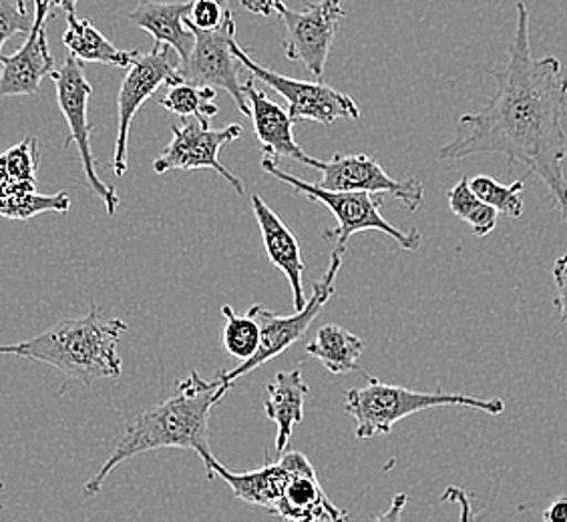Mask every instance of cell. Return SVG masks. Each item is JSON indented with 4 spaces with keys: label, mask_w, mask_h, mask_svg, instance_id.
I'll use <instances>...</instances> for the list:
<instances>
[{
    "label": "cell",
    "mask_w": 567,
    "mask_h": 522,
    "mask_svg": "<svg viewBox=\"0 0 567 522\" xmlns=\"http://www.w3.org/2000/svg\"><path fill=\"white\" fill-rule=\"evenodd\" d=\"M251 211L262 233L264 250L268 260L272 261L292 288L296 310H302L308 297L305 295V261L300 243L295 233L284 223L282 218L260 196H251Z\"/></svg>",
    "instance_id": "obj_17"
},
{
    "label": "cell",
    "mask_w": 567,
    "mask_h": 522,
    "mask_svg": "<svg viewBox=\"0 0 567 522\" xmlns=\"http://www.w3.org/2000/svg\"><path fill=\"white\" fill-rule=\"evenodd\" d=\"M221 314L226 317L224 327V348L238 362L250 359L260 346V326L250 314H238L231 305H224Z\"/></svg>",
    "instance_id": "obj_26"
},
{
    "label": "cell",
    "mask_w": 567,
    "mask_h": 522,
    "mask_svg": "<svg viewBox=\"0 0 567 522\" xmlns=\"http://www.w3.org/2000/svg\"><path fill=\"white\" fill-rule=\"evenodd\" d=\"M71 197L65 191L55 196H41L33 187L11 184L0 191V218L29 221L41 213H66Z\"/></svg>",
    "instance_id": "obj_23"
},
{
    "label": "cell",
    "mask_w": 567,
    "mask_h": 522,
    "mask_svg": "<svg viewBox=\"0 0 567 522\" xmlns=\"http://www.w3.org/2000/svg\"><path fill=\"white\" fill-rule=\"evenodd\" d=\"M507 56L505 65L492 71L497 85L492 101L480 113L458 119L455 137L439 152V159L463 161L481 153H497L512 164L525 165L547 187L567 226V76L557 56L532 55L525 2H517Z\"/></svg>",
    "instance_id": "obj_1"
},
{
    "label": "cell",
    "mask_w": 567,
    "mask_h": 522,
    "mask_svg": "<svg viewBox=\"0 0 567 522\" xmlns=\"http://www.w3.org/2000/svg\"><path fill=\"white\" fill-rule=\"evenodd\" d=\"M33 22L29 19L24 0H0V55L2 46L14 34L31 33Z\"/></svg>",
    "instance_id": "obj_29"
},
{
    "label": "cell",
    "mask_w": 567,
    "mask_h": 522,
    "mask_svg": "<svg viewBox=\"0 0 567 522\" xmlns=\"http://www.w3.org/2000/svg\"><path fill=\"white\" fill-rule=\"evenodd\" d=\"M362 337L337 324L318 330L317 337L306 346V354L322 362L332 376L360 372L359 359L364 354Z\"/></svg>",
    "instance_id": "obj_22"
},
{
    "label": "cell",
    "mask_w": 567,
    "mask_h": 522,
    "mask_svg": "<svg viewBox=\"0 0 567 522\" xmlns=\"http://www.w3.org/2000/svg\"><path fill=\"white\" fill-rule=\"evenodd\" d=\"M447 199L451 211L465 223H470L477 238H487L497 228V209H493L473 194L467 177H463L457 186L449 189Z\"/></svg>",
    "instance_id": "obj_25"
},
{
    "label": "cell",
    "mask_w": 567,
    "mask_h": 522,
    "mask_svg": "<svg viewBox=\"0 0 567 522\" xmlns=\"http://www.w3.org/2000/svg\"><path fill=\"white\" fill-rule=\"evenodd\" d=\"M186 24L194 33V46L186 59H179L177 71L182 81L202 85V87L226 91L229 97L234 98L236 107L250 117L244 83L238 79L240 61L231 49V44L236 41L234 14L229 12L226 21L214 31H202L187 21Z\"/></svg>",
    "instance_id": "obj_9"
},
{
    "label": "cell",
    "mask_w": 567,
    "mask_h": 522,
    "mask_svg": "<svg viewBox=\"0 0 567 522\" xmlns=\"http://www.w3.org/2000/svg\"><path fill=\"white\" fill-rule=\"evenodd\" d=\"M322 177L318 186L330 191H369L394 196L409 211H416L425 199V187L416 179H393L379 161L367 153H337L318 169Z\"/></svg>",
    "instance_id": "obj_13"
},
{
    "label": "cell",
    "mask_w": 567,
    "mask_h": 522,
    "mask_svg": "<svg viewBox=\"0 0 567 522\" xmlns=\"http://www.w3.org/2000/svg\"><path fill=\"white\" fill-rule=\"evenodd\" d=\"M51 79L55 81L59 109L69 125V139L65 142V147L69 149V145H76L89 189L103 201L107 213L115 216V211L120 207V196L113 187L107 186L99 177L97 164H95L93 149H91L93 125L89 123L87 113L89 98L93 95V87L85 76L81 61L75 55L66 53L65 63L61 65V69H55L51 73Z\"/></svg>",
    "instance_id": "obj_7"
},
{
    "label": "cell",
    "mask_w": 567,
    "mask_h": 522,
    "mask_svg": "<svg viewBox=\"0 0 567 522\" xmlns=\"http://www.w3.org/2000/svg\"><path fill=\"white\" fill-rule=\"evenodd\" d=\"M310 388L302 378V368L278 372L276 380L266 386L264 408L266 416L272 420L276 432V452L284 455L296 426L305 420L306 398Z\"/></svg>",
    "instance_id": "obj_19"
},
{
    "label": "cell",
    "mask_w": 567,
    "mask_h": 522,
    "mask_svg": "<svg viewBox=\"0 0 567 522\" xmlns=\"http://www.w3.org/2000/svg\"><path fill=\"white\" fill-rule=\"evenodd\" d=\"M554 282H556V307L559 312V320L567 322V253L556 260Z\"/></svg>",
    "instance_id": "obj_31"
},
{
    "label": "cell",
    "mask_w": 567,
    "mask_h": 522,
    "mask_svg": "<svg viewBox=\"0 0 567 522\" xmlns=\"http://www.w3.org/2000/svg\"><path fill=\"white\" fill-rule=\"evenodd\" d=\"M216 2H219L221 7H228V0H216Z\"/></svg>",
    "instance_id": "obj_36"
},
{
    "label": "cell",
    "mask_w": 567,
    "mask_h": 522,
    "mask_svg": "<svg viewBox=\"0 0 567 522\" xmlns=\"http://www.w3.org/2000/svg\"><path fill=\"white\" fill-rule=\"evenodd\" d=\"M276 12L286 24L284 53L288 61L302 63L308 73L320 79L324 75L340 22L347 17L342 0H312L305 11H295L284 0H276Z\"/></svg>",
    "instance_id": "obj_11"
},
{
    "label": "cell",
    "mask_w": 567,
    "mask_h": 522,
    "mask_svg": "<svg viewBox=\"0 0 567 522\" xmlns=\"http://www.w3.org/2000/svg\"><path fill=\"white\" fill-rule=\"evenodd\" d=\"M226 394L228 388L224 386L219 374L206 380L197 372H192L186 380L177 384L174 396L137 414V418L127 426L125 435L117 440L110 458L99 468L97 474L85 482L83 494L95 497L121 462L152 450H192L204 460V464H208L214 458L209 448V416Z\"/></svg>",
    "instance_id": "obj_2"
},
{
    "label": "cell",
    "mask_w": 567,
    "mask_h": 522,
    "mask_svg": "<svg viewBox=\"0 0 567 522\" xmlns=\"http://www.w3.org/2000/svg\"><path fill=\"white\" fill-rule=\"evenodd\" d=\"M441 406H458L481 413L499 416L505 410V403L499 398L483 400L470 394H449V392H415L386 384L374 376H369V384L362 388L347 392L344 410L357 422L354 436L359 440H369L372 436L389 435L396 422L406 416L441 408Z\"/></svg>",
    "instance_id": "obj_4"
},
{
    "label": "cell",
    "mask_w": 567,
    "mask_h": 522,
    "mask_svg": "<svg viewBox=\"0 0 567 522\" xmlns=\"http://www.w3.org/2000/svg\"><path fill=\"white\" fill-rule=\"evenodd\" d=\"M11 186V177H9V171H7V165H4V159H2V153H0V191L4 189V187Z\"/></svg>",
    "instance_id": "obj_35"
},
{
    "label": "cell",
    "mask_w": 567,
    "mask_h": 522,
    "mask_svg": "<svg viewBox=\"0 0 567 522\" xmlns=\"http://www.w3.org/2000/svg\"><path fill=\"white\" fill-rule=\"evenodd\" d=\"M241 7L251 14L270 17L276 12V0H240Z\"/></svg>",
    "instance_id": "obj_32"
},
{
    "label": "cell",
    "mask_w": 567,
    "mask_h": 522,
    "mask_svg": "<svg viewBox=\"0 0 567 522\" xmlns=\"http://www.w3.org/2000/svg\"><path fill=\"white\" fill-rule=\"evenodd\" d=\"M470 187L475 196L497 209V213L512 219L524 216L522 191L525 189V179H517L512 186H505L489 175H477L470 179Z\"/></svg>",
    "instance_id": "obj_27"
},
{
    "label": "cell",
    "mask_w": 567,
    "mask_h": 522,
    "mask_svg": "<svg viewBox=\"0 0 567 522\" xmlns=\"http://www.w3.org/2000/svg\"><path fill=\"white\" fill-rule=\"evenodd\" d=\"M272 514L284 521L295 522H337L347 519V512L340 511L339 507L328 499L317 470L306 457L300 460L295 477L288 482L282 499Z\"/></svg>",
    "instance_id": "obj_18"
},
{
    "label": "cell",
    "mask_w": 567,
    "mask_h": 522,
    "mask_svg": "<svg viewBox=\"0 0 567 522\" xmlns=\"http://www.w3.org/2000/svg\"><path fill=\"white\" fill-rule=\"evenodd\" d=\"M241 125L234 123L224 129H209L208 119H186L184 125H172V142L162 155L153 161V171L157 175L169 171H197L212 169L221 175L231 189L244 196V181L238 175L231 174L226 165L219 161V152L224 145L238 142L241 137Z\"/></svg>",
    "instance_id": "obj_12"
},
{
    "label": "cell",
    "mask_w": 567,
    "mask_h": 522,
    "mask_svg": "<svg viewBox=\"0 0 567 522\" xmlns=\"http://www.w3.org/2000/svg\"><path fill=\"white\" fill-rule=\"evenodd\" d=\"M229 12L228 7H221L216 0H194L186 21L202 31H214L226 21Z\"/></svg>",
    "instance_id": "obj_30"
},
{
    "label": "cell",
    "mask_w": 567,
    "mask_h": 522,
    "mask_svg": "<svg viewBox=\"0 0 567 522\" xmlns=\"http://www.w3.org/2000/svg\"><path fill=\"white\" fill-rule=\"evenodd\" d=\"M127 330L130 326L123 320H105L97 305H93L85 316L65 317L31 340L0 344V356L43 362L61 372L66 380L83 386L105 378L117 380L123 370L117 348Z\"/></svg>",
    "instance_id": "obj_3"
},
{
    "label": "cell",
    "mask_w": 567,
    "mask_h": 522,
    "mask_svg": "<svg viewBox=\"0 0 567 522\" xmlns=\"http://www.w3.org/2000/svg\"><path fill=\"white\" fill-rule=\"evenodd\" d=\"M216 97H218V88L177 81L167 87V93L159 101V105L182 119L196 117V119L209 121L219 113Z\"/></svg>",
    "instance_id": "obj_24"
},
{
    "label": "cell",
    "mask_w": 567,
    "mask_h": 522,
    "mask_svg": "<svg viewBox=\"0 0 567 522\" xmlns=\"http://www.w3.org/2000/svg\"><path fill=\"white\" fill-rule=\"evenodd\" d=\"M53 9H63L66 14H75L76 2L79 0H49Z\"/></svg>",
    "instance_id": "obj_34"
},
{
    "label": "cell",
    "mask_w": 567,
    "mask_h": 522,
    "mask_svg": "<svg viewBox=\"0 0 567 522\" xmlns=\"http://www.w3.org/2000/svg\"><path fill=\"white\" fill-rule=\"evenodd\" d=\"M11 184L37 189V167H39V142L37 137H27L24 142L2 153Z\"/></svg>",
    "instance_id": "obj_28"
},
{
    "label": "cell",
    "mask_w": 567,
    "mask_h": 522,
    "mask_svg": "<svg viewBox=\"0 0 567 522\" xmlns=\"http://www.w3.org/2000/svg\"><path fill=\"white\" fill-rule=\"evenodd\" d=\"M24 2H29V0H24Z\"/></svg>",
    "instance_id": "obj_38"
},
{
    "label": "cell",
    "mask_w": 567,
    "mask_h": 522,
    "mask_svg": "<svg viewBox=\"0 0 567 522\" xmlns=\"http://www.w3.org/2000/svg\"><path fill=\"white\" fill-rule=\"evenodd\" d=\"M244 93H246V101H248V107H250L254 133H256V139L262 147L264 155H270L276 161L278 159H292V161L312 167V169L322 167L320 159L308 155L296 143V121L290 117L288 109H284L278 103H274V101L266 97V93L260 88H256L254 76H248V81L244 83Z\"/></svg>",
    "instance_id": "obj_15"
},
{
    "label": "cell",
    "mask_w": 567,
    "mask_h": 522,
    "mask_svg": "<svg viewBox=\"0 0 567 522\" xmlns=\"http://www.w3.org/2000/svg\"><path fill=\"white\" fill-rule=\"evenodd\" d=\"M262 169L264 174L272 175L278 181H284L286 186L292 187L296 194L308 197L310 201H318V203H322L332 211V216L337 218L339 226L324 231V240L332 243V251L344 253L350 238L357 236L360 231H369V229H377L384 236H389L391 240L396 241L406 251H416L423 243L419 229L401 231V229L394 228L393 223H389L386 219L382 218V194L330 191V189H324L318 184H308L305 179L284 171V169H280L278 161L270 155H264Z\"/></svg>",
    "instance_id": "obj_5"
},
{
    "label": "cell",
    "mask_w": 567,
    "mask_h": 522,
    "mask_svg": "<svg viewBox=\"0 0 567 522\" xmlns=\"http://www.w3.org/2000/svg\"><path fill=\"white\" fill-rule=\"evenodd\" d=\"M2 490H4V482H0V492H2Z\"/></svg>",
    "instance_id": "obj_37"
},
{
    "label": "cell",
    "mask_w": 567,
    "mask_h": 522,
    "mask_svg": "<svg viewBox=\"0 0 567 522\" xmlns=\"http://www.w3.org/2000/svg\"><path fill=\"white\" fill-rule=\"evenodd\" d=\"M189 11L192 2L140 0L127 19L152 34L155 43L169 44L179 59H186L194 46V33L186 24Z\"/></svg>",
    "instance_id": "obj_20"
},
{
    "label": "cell",
    "mask_w": 567,
    "mask_h": 522,
    "mask_svg": "<svg viewBox=\"0 0 567 522\" xmlns=\"http://www.w3.org/2000/svg\"><path fill=\"white\" fill-rule=\"evenodd\" d=\"M234 53L238 56L240 65L250 73L254 79L262 81L268 87L274 88L280 97L288 103L290 117L300 121H315L320 125H332L339 119H360V109L354 98L340 93L337 88L328 87L320 81H302L276 73L268 66L256 63L238 41L231 44Z\"/></svg>",
    "instance_id": "obj_10"
},
{
    "label": "cell",
    "mask_w": 567,
    "mask_h": 522,
    "mask_svg": "<svg viewBox=\"0 0 567 522\" xmlns=\"http://www.w3.org/2000/svg\"><path fill=\"white\" fill-rule=\"evenodd\" d=\"M53 14L49 0H34L31 33L12 55H0V97H31L44 76L55 71V59L49 49L47 22Z\"/></svg>",
    "instance_id": "obj_14"
},
{
    "label": "cell",
    "mask_w": 567,
    "mask_h": 522,
    "mask_svg": "<svg viewBox=\"0 0 567 522\" xmlns=\"http://www.w3.org/2000/svg\"><path fill=\"white\" fill-rule=\"evenodd\" d=\"M340 268H342V253L332 251L327 272L312 285V295L308 297L305 307L296 310V314L292 316H278L266 305H251L248 314L260 326V346L250 359L240 362L238 368L219 374L228 390L234 386V382L240 380L250 372L262 368L264 364L278 358L286 349L292 348L300 337L305 336L308 327L317 322V317L320 316L322 307L328 304V300L337 294V278H339Z\"/></svg>",
    "instance_id": "obj_6"
},
{
    "label": "cell",
    "mask_w": 567,
    "mask_h": 522,
    "mask_svg": "<svg viewBox=\"0 0 567 522\" xmlns=\"http://www.w3.org/2000/svg\"><path fill=\"white\" fill-rule=\"evenodd\" d=\"M169 44L153 43L150 53H140L133 56L132 65L121 81L120 95H117V137L113 149V174L123 177L127 171V157H130V130L132 123L142 109L143 103L152 98L157 88L164 85H174L182 81L177 65L179 61L172 59Z\"/></svg>",
    "instance_id": "obj_8"
},
{
    "label": "cell",
    "mask_w": 567,
    "mask_h": 522,
    "mask_svg": "<svg viewBox=\"0 0 567 522\" xmlns=\"http://www.w3.org/2000/svg\"><path fill=\"white\" fill-rule=\"evenodd\" d=\"M302 458H305L302 452H284L276 462H266L262 468L250 470V472H234L224 464H219L216 458H212L204 467L209 480L216 477L226 480L229 489L234 490V494L240 501L274 512Z\"/></svg>",
    "instance_id": "obj_16"
},
{
    "label": "cell",
    "mask_w": 567,
    "mask_h": 522,
    "mask_svg": "<svg viewBox=\"0 0 567 522\" xmlns=\"http://www.w3.org/2000/svg\"><path fill=\"white\" fill-rule=\"evenodd\" d=\"M547 522H567V497H559L544 512Z\"/></svg>",
    "instance_id": "obj_33"
},
{
    "label": "cell",
    "mask_w": 567,
    "mask_h": 522,
    "mask_svg": "<svg viewBox=\"0 0 567 522\" xmlns=\"http://www.w3.org/2000/svg\"><path fill=\"white\" fill-rule=\"evenodd\" d=\"M66 53L75 55L81 63H103V65L127 69L132 65L137 51H121L99 33L89 19H76V14H66V31L63 34Z\"/></svg>",
    "instance_id": "obj_21"
}]
</instances>
